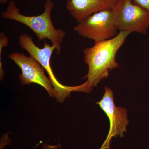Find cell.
<instances>
[{"label": "cell", "instance_id": "cell-1", "mask_svg": "<svg viewBox=\"0 0 149 149\" xmlns=\"http://www.w3.org/2000/svg\"><path fill=\"white\" fill-rule=\"evenodd\" d=\"M130 33L120 31L113 38L95 42L93 47L84 49V61L88 65V71L83 78L87 79L91 91L101 80L108 77L109 71L119 66L116 60V54Z\"/></svg>", "mask_w": 149, "mask_h": 149}, {"label": "cell", "instance_id": "cell-2", "mask_svg": "<svg viewBox=\"0 0 149 149\" xmlns=\"http://www.w3.org/2000/svg\"><path fill=\"white\" fill-rule=\"evenodd\" d=\"M44 11L37 16H26L20 13V8L17 7L14 0L8 5L7 8L1 13L2 17L6 19L18 22L29 27L36 35L39 41L48 39L55 46L57 54L61 50V44L66 33L61 29L54 27L51 19V13L54 4L52 0H46L44 5Z\"/></svg>", "mask_w": 149, "mask_h": 149}, {"label": "cell", "instance_id": "cell-3", "mask_svg": "<svg viewBox=\"0 0 149 149\" xmlns=\"http://www.w3.org/2000/svg\"><path fill=\"white\" fill-rule=\"evenodd\" d=\"M19 44L22 49L28 52L30 56L39 62L47 72L55 93V98L58 102L63 103L67 98L70 96V93L72 92L91 93V91L88 88L87 81L79 86H68L63 85L58 80L50 65L52 55L54 51L56 50L55 46L53 45H51L45 42L43 48H39L33 42L32 36L26 34L20 35L19 39Z\"/></svg>", "mask_w": 149, "mask_h": 149}, {"label": "cell", "instance_id": "cell-4", "mask_svg": "<svg viewBox=\"0 0 149 149\" xmlns=\"http://www.w3.org/2000/svg\"><path fill=\"white\" fill-rule=\"evenodd\" d=\"M118 31L146 35L149 27V12L132 0H119L113 9Z\"/></svg>", "mask_w": 149, "mask_h": 149}, {"label": "cell", "instance_id": "cell-5", "mask_svg": "<svg viewBox=\"0 0 149 149\" xmlns=\"http://www.w3.org/2000/svg\"><path fill=\"white\" fill-rule=\"evenodd\" d=\"M74 30L81 37L95 42L110 40L118 34L113 9L105 10L93 14L78 23Z\"/></svg>", "mask_w": 149, "mask_h": 149}, {"label": "cell", "instance_id": "cell-6", "mask_svg": "<svg viewBox=\"0 0 149 149\" xmlns=\"http://www.w3.org/2000/svg\"><path fill=\"white\" fill-rule=\"evenodd\" d=\"M8 58L21 70L19 79L22 85L38 84L45 89L50 97H55V93L51 80L46 76L45 70L39 62L30 56L28 57L17 52L10 54Z\"/></svg>", "mask_w": 149, "mask_h": 149}, {"label": "cell", "instance_id": "cell-7", "mask_svg": "<svg viewBox=\"0 0 149 149\" xmlns=\"http://www.w3.org/2000/svg\"><path fill=\"white\" fill-rule=\"evenodd\" d=\"M105 93L102 98L96 104L107 115L109 120V130L106 141L102 149L107 146L110 140L113 137L123 136V133L126 131L128 124L127 110L124 108L117 107L114 103L113 92L112 90L106 86Z\"/></svg>", "mask_w": 149, "mask_h": 149}, {"label": "cell", "instance_id": "cell-8", "mask_svg": "<svg viewBox=\"0 0 149 149\" xmlns=\"http://www.w3.org/2000/svg\"><path fill=\"white\" fill-rule=\"evenodd\" d=\"M119 0H67L70 14L78 23L100 11L113 9Z\"/></svg>", "mask_w": 149, "mask_h": 149}, {"label": "cell", "instance_id": "cell-9", "mask_svg": "<svg viewBox=\"0 0 149 149\" xmlns=\"http://www.w3.org/2000/svg\"><path fill=\"white\" fill-rule=\"evenodd\" d=\"M9 40L3 32L0 33V77L2 80L4 77V71L3 69L2 63L1 62V54L3 48L7 47L8 45Z\"/></svg>", "mask_w": 149, "mask_h": 149}, {"label": "cell", "instance_id": "cell-10", "mask_svg": "<svg viewBox=\"0 0 149 149\" xmlns=\"http://www.w3.org/2000/svg\"><path fill=\"white\" fill-rule=\"evenodd\" d=\"M135 4L143 8L149 12V0H132Z\"/></svg>", "mask_w": 149, "mask_h": 149}, {"label": "cell", "instance_id": "cell-11", "mask_svg": "<svg viewBox=\"0 0 149 149\" xmlns=\"http://www.w3.org/2000/svg\"><path fill=\"white\" fill-rule=\"evenodd\" d=\"M44 149H61V146H59V145H56V146H50V145H47L44 147Z\"/></svg>", "mask_w": 149, "mask_h": 149}, {"label": "cell", "instance_id": "cell-12", "mask_svg": "<svg viewBox=\"0 0 149 149\" xmlns=\"http://www.w3.org/2000/svg\"><path fill=\"white\" fill-rule=\"evenodd\" d=\"M8 1V0H0V3L2 4L6 3Z\"/></svg>", "mask_w": 149, "mask_h": 149}]
</instances>
